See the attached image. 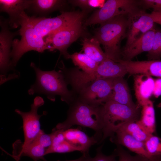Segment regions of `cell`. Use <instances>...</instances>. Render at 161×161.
<instances>
[{"instance_id": "22", "label": "cell", "mask_w": 161, "mask_h": 161, "mask_svg": "<svg viewBox=\"0 0 161 161\" xmlns=\"http://www.w3.org/2000/svg\"><path fill=\"white\" fill-rule=\"evenodd\" d=\"M141 107V115L138 121L147 131L153 134L155 132L156 129L153 102L150 99Z\"/></svg>"}, {"instance_id": "18", "label": "cell", "mask_w": 161, "mask_h": 161, "mask_svg": "<svg viewBox=\"0 0 161 161\" xmlns=\"http://www.w3.org/2000/svg\"><path fill=\"white\" fill-rule=\"evenodd\" d=\"M114 135L115 136L114 140L118 144L125 146L130 151L150 161H156L148 153L144 142L138 141L129 135L120 130L117 131Z\"/></svg>"}, {"instance_id": "16", "label": "cell", "mask_w": 161, "mask_h": 161, "mask_svg": "<svg viewBox=\"0 0 161 161\" xmlns=\"http://www.w3.org/2000/svg\"><path fill=\"white\" fill-rule=\"evenodd\" d=\"M66 140L76 150L83 154H88L90 147L97 143L95 137H89L77 129L69 128L64 131Z\"/></svg>"}, {"instance_id": "28", "label": "cell", "mask_w": 161, "mask_h": 161, "mask_svg": "<svg viewBox=\"0 0 161 161\" xmlns=\"http://www.w3.org/2000/svg\"><path fill=\"white\" fill-rule=\"evenodd\" d=\"M106 0H71L69 3L72 5L79 7L83 10L88 11L94 8L102 7Z\"/></svg>"}, {"instance_id": "37", "label": "cell", "mask_w": 161, "mask_h": 161, "mask_svg": "<svg viewBox=\"0 0 161 161\" xmlns=\"http://www.w3.org/2000/svg\"><path fill=\"white\" fill-rule=\"evenodd\" d=\"M157 107L158 108H161V103H160L157 105Z\"/></svg>"}, {"instance_id": "32", "label": "cell", "mask_w": 161, "mask_h": 161, "mask_svg": "<svg viewBox=\"0 0 161 161\" xmlns=\"http://www.w3.org/2000/svg\"><path fill=\"white\" fill-rule=\"evenodd\" d=\"M140 6L144 8L161 10V0H140Z\"/></svg>"}, {"instance_id": "4", "label": "cell", "mask_w": 161, "mask_h": 161, "mask_svg": "<svg viewBox=\"0 0 161 161\" xmlns=\"http://www.w3.org/2000/svg\"><path fill=\"white\" fill-rule=\"evenodd\" d=\"M71 104L66 120L57 124L54 129L64 131L78 125L92 129L97 133L102 131L103 124L101 106H92L78 100Z\"/></svg>"}, {"instance_id": "9", "label": "cell", "mask_w": 161, "mask_h": 161, "mask_svg": "<svg viewBox=\"0 0 161 161\" xmlns=\"http://www.w3.org/2000/svg\"><path fill=\"white\" fill-rule=\"evenodd\" d=\"M114 79H101L93 82L78 92V100L94 106L102 105L110 98Z\"/></svg>"}, {"instance_id": "13", "label": "cell", "mask_w": 161, "mask_h": 161, "mask_svg": "<svg viewBox=\"0 0 161 161\" xmlns=\"http://www.w3.org/2000/svg\"><path fill=\"white\" fill-rule=\"evenodd\" d=\"M115 61L123 65L127 73L130 74H144L161 78V60H160L134 61L121 59Z\"/></svg>"}, {"instance_id": "3", "label": "cell", "mask_w": 161, "mask_h": 161, "mask_svg": "<svg viewBox=\"0 0 161 161\" xmlns=\"http://www.w3.org/2000/svg\"><path fill=\"white\" fill-rule=\"evenodd\" d=\"M139 106L131 107L109 100L101 106L103 126L101 142L115 132L127 122L138 120L140 114Z\"/></svg>"}, {"instance_id": "34", "label": "cell", "mask_w": 161, "mask_h": 161, "mask_svg": "<svg viewBox=\"0 0 161 161\" xmlns=\"http://www.w3.org/2000/svg\"><path fill=\"white\" fill-rule=\"evenodd\" d=\"M153 95L156 98L158 97L161 95V78L154 79V86Z\"/></svg>"}, {"instance_id": "1", "label": "cell", "mask_w": 161, "mask_h": 161, "mask_svg": "<svg viewBox=\"0 0 161 161\" xmlns=\"http://www.w3.org/2000/svg\"><path fill=\"white\" fill-rule=\"evenodd\" d=\"M128 15H120L100 24L94 37L102 45L108 57L115 61L121 59L120 44L126 37L129 24Z\"/></svg>"}, {"instance_id": "30", "label": "cell", "mask_w": 161, "mask_h": 161, "mask_svg": "<svg viewBox=\"0 0 161 161\" xmlns=\"http://www.w3.org/2000/svg\"><path fill=\"white\" fill-rule=\"evenodd\" d=\"M115 154L119 157L118 160L116 161H150L148 159L137 154L132 156L119 146L116 150Z\"/></svg>"}, {"instance_id": "5", "label": "cell", "mask_w": 161, "mask_h": 161, "mask_svg": "<svg viewBox=\"0 0 161 161\" xmlns=\"http://www.w3.org/2000/svg\"><path fill=\"white\" fill-rule=\"evenodd\" d=\"M20 28L18 31L21 38L20 40H13L10 53V65L12 69L21 57L26 53L34 50L43 52L48 50L44 38L38 35L30 21L29 16L25 12L22 15L20 24Z\"/></svg>"}, {"instance_id": "12", "label": "cell", "mask_w": 161, "mask_h": 161, "mask_svg": "<svg viewBox=\"0 0 161 161\" xmlns=\"http://www.w3.org/2000/svg\"><path fill=\"white\" fill-rule=\"evenodd\" d=\"M128 16L129 24L124 48L128 47L135 40L155 27L150 13L141 8Z\"/></svg>"}, {"instance_id": "15", "label": "cell", "mask_w": 161, "mask_h": 161, "mask_svg": "<svg viewBox=\"0 0 161 161\" xmlns=\"http://www.w3.org/2000/svg\"><path fill=\"white\" fill-rule=\"evenodd\" d=\"M155 27L152 30L146 32L135 40L121 51L122 59L131 61L138 55L144 52H148L153 47L154 43Z\"/></svg>"}, {"instance_id": "29", "label": "cell", "mask_w": 161, "mask_h": 161, "mask_svg": "<svg viewBox=\"0 0 161 161\" xmlns=\"http://www.w3.org/2000/svg\"><path fill=\"white\" fill-rule=\"evenodd\" d=\"M76 151L66 140L54 145H51L46 150L45 155L52 153H66Z\"/></svg>"}, {"instance_id": "11", "label": "cell", "mask_w": 161, "mask_h": 161, "mask_svg": "<svg viewBox=\"0 0 161 161\" xmlns=\"http://www.w3.org/2000/svg\"><path fill=\"white\" fill-rule=\"evenodd\" d=\"M0 84L8 80V72L12 70L11 67L10 53L13 38L19 35L18 31L11 32L10 30L8 19L0 16Z\"/></svg>"}, {"instance_id": "21", "label": "cell", "mask_w": 161, "mask_h": 161, "mask_svg": "<svg viewBox=\"0 0 161 161\" xmlns=\"http://www.w3.org/2000/svg\"><path fill=\"white\" fill-rule=\"evenodd\" d=\"M82 42L84 53L99 64L109 58L101 49L100 43L94 37H85Z\"/></svg>"}, {"instance_id": "24", "label": "cell", "mask_w": 161, "mask_h": 161, "mask_svg": "<svg viewBox=\"0 0 161 161\" xmlns=\"http://www.w3.org/2000/svg\"><path fill=\"white\" fill-rule=\"evenodd\" d=\"M71 59L75 65L87 73H91L97 67L99 64L84 53L75 52L70 55Z\"/></svg>"}, {"instance_id": "36", "label": "cell", "mask_w": 161, "mask_h": 161, "mask_svg": "<svg viewBox=\"0 0 161 161\" xmlns=\"http://www.w3.org/2000/svg\"><path fill=\"white\" fill-rule=\"evenodd\" d=\"M89 155L88 154H83L82 156L78 159L74 160L66 161H86Z\"/></svg>"}, {"instance_id": "35", "label": "cell", "mask_w": 161, "mask_h": 161, "mask_svg": "<svg viewBox=\"0 0 161 161\" xmlns=\"http://www.w3.org/2000/svg\"><path fill=\"white\" fill-rule=\"evenodd\" d=\"M150 14L154 23L161 25V10H153Z\"/></svg>"}, {"instance_id": "38", "label": "cell", "mask_w": 161, "mask_h": 161, "mask_svg": "<svg viewBox=\"0 0 161 161\" xmlns=\"http://www.w3.org/2000/svg\"><path fill=\"white\" fill-rule=\"evenodd\" d=\"M160 103H161V102H160Z\"/></svg>"}, {"instance_id": "17", "label": "cell", "mask_w": 161, "mask_h": 161, "mask_svg": "<svg viewBox=\"0 0 161 161\" xmlns=\"http://www.w3.org/2000/svg\"><path fill=\"white\" fill-rule=\"evenodd\" d=\"M134 88L137 105L141 107L153 95L154 79L151 76L139 74L134 75Z\"/></svg>"}, {"instance_id": "23", "label": "cell", "mask_w": 161, "mask_h": 161, "mask_svg": "<svg viewBox=\"0 0 161 161\" xmlns=\"http://www.w3.org/2000/svg\"><path fill=\"white\" fill-rule=\"evenodd\" d=\"M138 120L129 122L117 130L126 133L138 141L145 142L152 134L145 129Z\"/></svg>"}, {"instance_id": "25", "label": "cell", "mask_w": 161, "mask_h": 161, "mask_svg": "<svg viewBox=\"0 0 161 161\" xmlns=\"http://www.w3.org/2000/svg\"><path fill=\"white\" fill-rule=\"evenodd\" d=\"M47 149L42 146L34 143H32L27 146L22 148L20 151L16 155L17 158L23 156L29 157L35 161L40 160H45Z\"/></svg>"}, {"instance_id": "6", "label": "cell", "mask_w": 161, "mask_h": 161, "mask_svg": "<svg viewBox=\"0 0 161 161\" xmlns=\"http://www.w3.org/2000/svg\"><path fill=\"white\" fill-rule=\"evenodd\" d=\"M140 0H108L103 6L95 11L87 19L83 25L101 24L120 15H128L140 9Z\"/></svg>"}, {"instance_id": "33", "label": "cell", "mask_w": 161, "mask_h": 161, "mask_svg": "<svg viewBox=\"0 0 161 161\" xmlns=\"http://www.w3.org/2000/svg\"><path fill=\"white\" fill-rule=\"evenodd\" d=\"M96 156L91 157L89 155L88 156L86 161H116V154L110 156H106L103 154L100 148L97 150Z\"/></svg>"}, {"instance_id": "19", "label": "cell", "mask_w": 161, "mask_h": 161, "mask_svg": "<svg viewBox=\"0 0 161 161\" xmlns=\"http://www.w3.org/2000/svg\"><path fill=\"white\" fill-rule=\"evenodd\" d=\"M67 4V1L62 0H32L28 9L33 13L38 15L39 17H46L49 13L57 10L61 12Z\"/></svg>"}, {"instance_id": "26", "label": "cell", "mask_w": 161, "mask_h": 161, "mask_svg": "<svg viewBox=\"0 0 161 161\" xmlns=\"http://www.w3.org/2000/svg\"><path fill=\"white\" fill-rule=\"evenodd\" d=\"M144 143L148 153L155 161H161V138L152 134Z\"/></svg>"}, {"instance_id": "10", "label": "cell", "mask_w": 161, "mask_h": 161, "mask_svg": "<svg viewBox=\"0 0 161 161\" xmlns=\"http://www.w3.org/2000/svg\"><path fill=\"white\" fill-rule=\"evenodd\" d=\"M44 103L42 98L37 96L31 104V109L29 112H24L18 109L15 110L16 112L21 116L23 120L24 140L22 148L26 147L30 144L42 130L40 129V119L41 116L46 114L44 112L42 114H38V110Z\"/></svg>"}, {"instance_id": "31", "label": "cell", "mask_w": 161, "mask_h": 161, "mask_svg": "<svg viewBox=\"0 0 161 161\" xmlns=\"http://www.w3.org/2000/svg\"><path fill=\"white\" fill-rule=\"evenodd\" d=\"M52 142V135L51 133L46 134L42 130L40 133L32 143L38 144L47 149L51 145Z\"/></svg>"}, {"instance_id": "27", "label": "cell", "mask_w": 161, "mask_h": 161, "mask_svg": "<svg viewBox=\"0 0 161 161\" xmlns=\"http://www.w3.org/2000/svg\"><path fill=\"white\" fill-rule=\"evenodd\" d=\"M155 33L152 48L146 55L148 60H160L161 58V29L155 27Z\"/></svg>"}, {"instance_id": "2", "label": "cell", "mask_w": 161, "mask_h": 161, "mask_svg": "<svg viewBox=\"0 0 161 161\" xmlns=\"http://www.w3.org/2000/svg\"><path fill=\"white\" fill-rule=\"evenodd\" d=\"M30 66L35 72L36 80L28 91L29 95L36 93L43 94L53 101L55 100V96L59 95L62 101L69 104L73 102L72 93L67 89V83L61 70L58 72L55 70L43 71L32 62Z\"/></svg>"}, {"instance_id": "14", "label": "cell", "mask_w": 161, "mask_h": 161, "mask_svg": "<svg viewBox=\"0 0 161 161\" xmlns=\"http://www.w3.org/2000/svg\"><path fill=\"white\" fill-rule=\"evenodd\" d=\"M32 0H0V11L8 14L10 29L20 26L23 14L28 9Z\"/></svg>"}, {"instance_id": "8", "label": "cell", "mask_w": 161, "mask_h": 161, "mask_svg": "<svg viewBox=\"0 0 161 161\" xmlns=\"http://www.w3.org/2000/svg\"><path fill=\"white\" fill-rule=\"evenodd\" d=\"M87 11H64L53 18L29 16L37 33L42 38L59 30L73 22L84 18Z\"/></svg>"}, {"instance_id": "7", "label": "cell", "mask_w": 161, "mask_h": 161, "mask_svg": "<svg viewBox=\"0 0 161 161\" xmlns=\"http://www.w3.org/2000/svg\"><path fill=\"white\" fill-rule=\"evenodd\" d=\"M84 18L80 19L68 26L46 36L45 40L49 51L58 50L60 54L66 59H69L67 51L69 47L85 33L83 25Z\"/></svg>"}, {"instance_id": "20", "label": "cell", "mask_w": 161, "mask_h": 161, "mask_svg": "<svg viewBox=\"0 0 161 161\" xmlns=\"http://www.w3.org/2000/svg\"><path fill=\"white\" fill-rule=\"evenodd\" d=\"M109 100L133 107L138 106L133 102L128 84L123 77L114 78L112 94Z\"/></svg>"}]
</instances>
